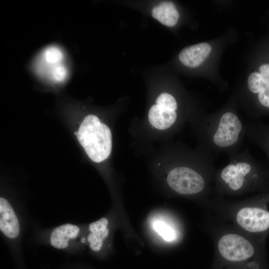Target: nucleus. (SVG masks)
Segmentation results:
<instances>
[{
    "label": "nucleus",
    "instance_id": "obj_1",
    "mask_svg": "<svg viewBox=\"0 0 269 269\" xmlns=\"http://www.w3.org/2000/svg\"><path fill=\"white\" fill-rule=\"evenodd\" d=\"M224 167L216 170L215 196H236L269 192V168L254 158L247 148L229 157Z\"/></svg>",
    "mask_w": 269,
    "mask_h": 269
},
{
    "label": "nucleus",
    "instance_id": "obj_2",
    "mask_svg": "<svg viewBox=\"0 0 269 269\" xmlns=\"http://www.w3.org/2000/svg\"><path fill=\"white\" fill-rule=\"evenodd\" d=\"M206 206L224 223L247 235L265 241L269 232V192L234 201L214 196Z\"/></svg>",
    "mask_w": 269,
    "mask_h": 269
},
{
    "label": "nucleus",
    "instance_id": "obj_3",
    "mask_svg": "<svg viewBox=\"0 0 269 269\" xmlns=\"http://www.w3.org/2000/svg\"><path fill=\"white\" fill-rule=\"evenodd\" d=\"M198 123L200 150L213 158L225 153L230 157L241 150L245 122L232 110L201 118Z\"/></svg>",
    "mask_w": 269,
    "mask_h": 269
},
{
    "label": "nucleus",
    "instance_id": "obj_4",
    "mask_svg": "<svg viewBox=\"0 0 269 269\" xmlns=\"http://www.w3.org/2000/svg\"><path fill=\"white\" fill-rule=\"evenodd\" d=\"M216 227L212 235L216 255L222 262L234 269H261L265 241L226 224Z\"/></svg>",
    "mask_w": 269,
    "mask_h": 269
},
{
    "label": "nucleus",
    "instance_id": "obj_5",
    "mask_svg": "<svg viewBox=\"0 0 269 269\" xmlns=\"http://www.w3.org/2000/svg\"><path fill=\"white\" fill-rule=\"evenodd\" d=\"M77 139L89 157L100 162L110 155L112 148V134L109 128L102 123L95 115L85 118L77 132Z\"/></svg>",
    "mask_w": 269,
    "mask_h": 269
},
{
    "label": "nucleus",
    "instance_id": "obj_6",
    "mask_svg": "<svg viewBox=\"0 0 269 269\" xmlns=\"http://www.w3.org/2000/svg\"><path fill=\"white\" fill-rule=\"evenodd\" d=\"M0 230L6 237L16 238L19 233L20 227L18 218L8 201L0 198Z\"/></svg>",
    "mask_w": 269,
    "mask_h": 269
},
{
    "label": "nucleus",
    "instance_id": "obj_7",
    "mask_svg": "<svg viewBox=\"0 0 269 269\" xmlns=\"http://www.w3.org/2000/svg\"><path fill=\"white\" fill-rule=\"evenodd\" d=\"M211 47L206 42H202L183 48L179 54V59L185 66L195 68L201 65L209 56Z\"/></svg>",
    "mask_w": 269,
    "mask_h": 269
},
{
    "label": "nucleus",
    "instance_id": "obj_8",
    "mask_svg": "<svg viewBox=\"0 0 269 269\" xmlns=\"http://www.w3.org/2000/svg\"><path fill=\"white\" fill-rule=\"evenodd\" d=\"M246 136L258 145L269 160V124L258 122H245Z\"/></svg>",
    "mask_w": 269,
    "mask_h": 269
},
{
    "label": "nucleus",
    "instance_id": "obj_9",
    "mask_svg": "<svg viewBox=\"0 0 269 269\" xmlns=\"http://www.w3.org/2000/svg\"><path fill=\"white\" fill-rule=\"evenodd\" d=\"M80 231L77 225L67 223L56 227L50 236V243L54 248L64 249L71 239H75Z\"/></svg>",
    "mask_w": 269,
    "mask_h": 269
},
{
    "label": "nucleus",
    "instance_id": "obj_10",
    "mask_svg": "<svg viewBox=\"0 0 269 269\" xmlns=\"http://www.w3.org/2000/svg\"><path fill=\"white\" fill-rule=\"evenodd\" d=\"M148 118L149 123L155 128L164 130L175 123L177 114L175 111H170L155 104L150 108Z\"/></svg>",
    "mask_w": 269,
    "mask_h": 269
},
{
    "label": "nucleus",
    "instance_id": "obj_11",
    "mask_svg": "<svg viewBox=\"0 0 269 269\" xmlns=\"http://www.w3.org/2000/svg\"><path fill=\"white\" fill-rule=\"evenodd\" d=\"M108 225V220L105 218H101L90 224V233L87 237V240L92 251L98 252L102 248L103 240L109 234Z\"/></svg>",
    "mask_w": 269,
    "mask_h": 269
},
{
    "label": "nucleus",
    "instance_id": "obj_12",
    "mask_svg": "<svg viewBox=\"0 0 269 269\" xmlns=\"http://www.w3.org/2000/svg\"><path fill=\"white\" fill-rule=\"evenodd\" d=\"M151 15L161 24L169 27L176 25L179 17L175 5L170 1H163L154 6Z\"/></svg>",
    "mask_w": 269,
    "mask_h": 269
},
{
    "label": "nucleus",
    "instance_id": "obj_13",
    "mask_svg": "<svg viewBox=\"0 0 269 269\" xmlns=\"http://www.w3.org/2000/svg\"><path fill=\"white\" fill-rule=\"evenodd\" d=\"M153 228L166 241H174L178 238L177 231L174 227L168 225L164 222L155 221L153 224Z\"/></svg>",
    "mask_w": 269,
    "mask_h": 269
},
{
    "label": "nucleus",
    "instance_id": "obj_14",
    "mask_svg": "<svg viewBox=\"0 0 269 269\" xmlns=\"http://www.w3.org/2000/svg\"><path fill=\"white\" fill-rule=\"evenodd\" d=\"M260 73L255 72L250 75L248 79V87L252 94L257 95L268 84Z\"/></svg>",
    "mask_w": 269,
    "mask_h": 269
},
{
    "label": "nucleus",
    "instance_id": "obj_15",
    "mask_svg": "<svg viewBox=\"0 0 269 269\" xmlns=\"http://www.w3.org/2000/svg\"><path fill=\"white\" fill-rule=\"evenodd\" d=\"M45 62L52 66L60 64L63 58L61 50L56 46H50L46 48L43 53Z\"/></svg>",
    "mask_w": 269,
    "mask_h": 269
},
{
    "label": "nucleus",
    "instance_id": "obj_16",
    "mask_svg": "<svg viewBox=\"0 0 269 269\" xmlns=\"http://www.w3.org/2000/svg\"><path fill=\"white\" fill-rule=\"evenodd\" d=\"M156 104L168 110L175 111L177 109V103L175 98L167 93L160 94L156 100Z\"/></svg>",
    "mask_w": 269,
    "mask_h": 269
},
{
    "label": "nucleus",
    "instance_id": "obj_17",
    "mask_svg": "<svg viewBox=\"0 0 269 269\" xmlns=\"http://www.w3.org/2000/svg\"><path fill=\"white\" fill-rule=\"evenodd\" d=\"M50 78L55 82L64 81L67 75L66 67L61 64L53 66L50 71Z\"/></svg>",
    "mask_w": 269,
    "mask_h": 269
},
{
    "label": "nucleus",
    "instance_id": "obj_18",
    "mask_svg": "<svg viewBox=\"0 0 269 269\" xmlns=\"http://www.w3.org/2000/svg\"><path fill=\"white\" fill-rule=\"evenodd\" d=\"M259 71L265 81L269 83V64H264L261 65Z\"/></svg>",
    "mask_w": 269,
    "mask_h": 269
},
{
    "label": "nucleus",
    "instance_id": "obj_19",
    "mask_svg": "<svg viewBox=\"0 0 269 269\" xmlns=\"http://www.w3.org/2000/svg\"><path fill=\"white\" fill-rule=\"evenodd\" d=\"M81 241L82 243H85L86 241V239L84 238H83L81 239Z\"/></svg>",
    "mask_w": 269,
    "mask_h": 269
},
{
    "label": "nucleus",
    "instance_id": "obj_20",
    "mask_svg": "<svg viewBox=\"0 0 269 269\" xmlns=\"http://www.w3.org/2000/svg\"><path fill=\"white\" fill-rule=\"evenodd\" d=\"M74 134L77 135V132H74Z\"/></svg>",
    "mask_w": 269,
    "mask_h": 269
}]
</instances>
